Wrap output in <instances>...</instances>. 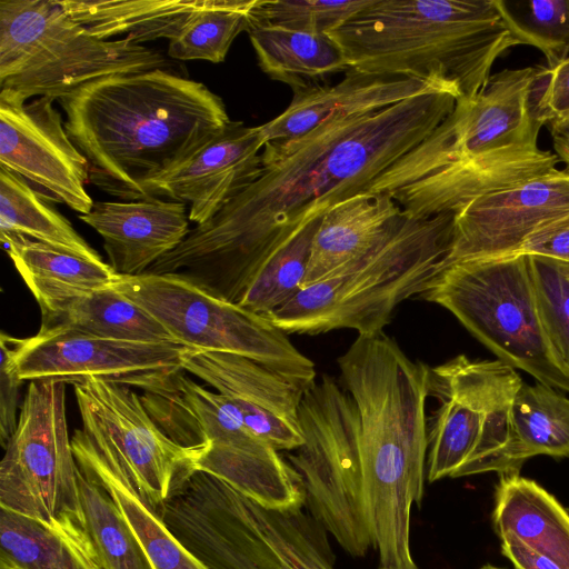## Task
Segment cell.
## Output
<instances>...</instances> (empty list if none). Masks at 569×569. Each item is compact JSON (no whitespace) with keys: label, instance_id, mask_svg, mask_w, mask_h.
Returning a JSON list of instances; mask_svg holds the SVG:
<instances>
[{"label":"cell","instance_id":"6","mask_svg":"<svg viewBox=\"0 0 569 569\" xmlns=\"http://www.w3.org/2000/svg\"><path fill=\"white\" fill-rule=\"evenodd\" d=\"M453 216L415 217L403 211L369 251L300 288L266 317L286 333L382 332L396 307L419 296L440 272L450 248Z\"/></svg>","mask_w":569,"mask_h":569},{"label":"cell","instance_id":"40","mask_svg":"<svg viewBox=\"0 0 569 569\" xmlns=\"http://www.w3.org/2000/svg\"><path fill=\"white\" fill-rule=\"evenodd\" d=\"M537 119L552 133L569 128V57L553 67H537L532 90Z\"/></svg>","mask_w":569,"mask_h":569},{"label":"cell","instance_id":"32","mask_svg":"<svg viewBox=\"0 0 569 569\" xmlns=\"http://www.w3.org/2000/svg\"><path fill=\"white\" fill-rule=\"evenodd\" d=\"M40 330H64L136 342H177L149 312L113 286L94 291L63 312L44 318Z\"/></svg>","mask_w":569,"mask_h":569},{"label":"cell","instance_id":"12","mask_svg":"<svg viewBox=\"0 0 569 569\" xmlns=\"http://www.w3.org/2000/svg\"><path fill=\"white\" fill-rule=\"evenodd\" d=\"M66 385L30 381L0 462V508L87 531L66 415Z\"/></svg>","mask_w":569,"mask_h":569},{"label":"cell","instance_id":"28","mask_svg":"<svg viewBox=\"0 0 569 569\" xmlns=\"http://www.w3.org/2000/svg\"><path fill=\"white\" fill-rule=\"evenodd\" d=\"M206 0H59L67 13L100 39L137 43L172 40Z\"/></svg>","mask_w":569,"mask_h":569},{"label":"cell","instance_id":"14","mask_svg":"<svg viewBox=\"0 0 569 569\" xmlns=\"http://www.w3.org/2000/svg\"><path fill=\"white\" fill-rule=\"evenodd\" d=\"M81 428L71 436L73 452L120 468L141 498L160 509L197 471L202 449L173 442L151 419L131 387L91 379L73 385Z\"/></svg>","mask_w":569,"mask_h":569},{"label":"cell","instance_id":"23","mask_svg":"<svg viewBox=\"0 0 569 569\" xmlns=\"http://www.w3.org/2000/svg\"><path fill=\"white\" fill-rule=\"evenodd\" d=\"M0 238L37 300L42 319L112 286L118 277L104 261L90 260L21 234L0 232Z\"/></svg>","mask_w":569,"mask_h":569},{"label":"cell","instance_id":"21","mask_svg":"<svg viewBox=\"0 0 569 569\" xmlns=\"http://www.w3.org/2000/svg\"><path fill=\"white\" fill-rule=\"evenodd\" d=\"M79 218L101 236L109 266L119 276L147 272L190 231L188 207L158 198L98 201Z\"/></svg>","mask_w":569,"mask_h":569},{"label":"cell","instance_id":"44","mask_svg":"<svg viewBox=\"0 0 569 569\" xmlns=\"http://www.w3.org/2000/svg\"><path fill=\"white\" fill-rule=\"evenodd\" d=\"M553 148L559 160L565 162L569 168V128L552 133Z\"/></svg>","mask_w":569,"mask_h":569},{"label":"cell","instance_id":"25","mask_svg":"<svg viewBox=\"0 0 569 569\" xmlns=\"http://www.w3.org/2000/svg\"><path fill=\"white\" fill-rule=\"evenodd\" d=\"M492 522L498 537L512 536L562 569H569V512L536 481L500 475Z\"/></svg>","mask_w":569,"mask_h":569},{"label":"cell","instance_id":"15","mask_svg":"<svg viewBox=\"0 0 569 569\" xmlns=\"http://www.w3.org/2000/svg\"><path fill=\"white\" fill-rule=\"evenodd\" d=\"M193 350L178 342H136L64 330L18 338L17 367L24 380L82 383L91 379L143 390L183 370Z\"/></svg>","mask_w":569,"mask_h":569},{"label":"cell","instance_id":"42","mask_svg":"<svg viewBox=\"0 0 569 569\" xmlns=\"http://www.w3.org/2000/svg\"><path fill=\"white\" fill-rule=\"evenodd\" d=\"M519 254L545 256L569 262V214L530 238Z\"/></svg>","mask_w":569,"mask_h":569},{"label":"cell","instance_id":"18","mask_svg":"<svg viewBox=\"0 0 569 569\" xmlns=\"http://www.w3.org/2000/svg\"><path fill=\"white\" fill-rule=\"evenodd\" d=\"M264 144L260 126L231 120L182 161L146 182V199L182 202L189 220L203 224L261 174Z\"/></svg>","mask_w":569,"mask_h":569},{"label":"cell","instance_id":"43","mask_svg":"<svg viewBox=\"0 0 569 569\" xmlns=\"http://www.w3.org/2000/svg\"><path fill=\"white\" fill-rule=\"evenodd\" d=\"M500 541L501 552L510 560L513 569H562L512 536H502Z\"/></svg>","mask_w":569,"mask_h":569},{"label":"cell","instance_id":"45","mask_svg":"<svg viewBox=\"0 0 569 569\" xmlns=\"http://www.w3.org/2000/svg\"><path fill=\"white\" fill-rule=\"evenodd\" d=\"M480 569H506V568H500V567H496L493 565L488 563V565L482 566Z\"/></svg>","mask_w":569,"mask_h":569},{"label":"cell","instance_id":"3","mask_svg":"<svg viewBox=\"0 0 569 569\" xmlns=\"http://www.w3.org/2000/svg\"><path fill=\"white\" fill-rule=\"evenodd\" d=\"M89 163V182L122 201L191 154L231 120L201 82L163 69L106 77L57 100Z\"/></svg>","mask_w":569,"mask_h":569},{"label":"cell","instance_id":"22","mask_svg":"<svg viewBox=\"0 0 569 569\" xmlns=\"http://www.w3.org/2000/svg\"><path fill=\"white\" fill-rule=\"evenodd\" d=\"M140 397L161 431L183 448L202 449L212 442L248 450L272 447L243 425L222 395L199 385L183 370L143 390Z\"/></svg>","mask_w":569,"mask_h":569},{"label":"cell","instance_id":"16","mask_svg":"<svg viewBox=\"0 0 569 569\" xmlns=\"http://www.w3.org/2000/svg\"><path fill=\"white\" fill-rule=\"evenodd\" d=\"M54 99L0 92V168L21 178L40 198L86 214L89 163L68 136Z\"/></svg>","mask_w":569,"mask_h":569},{"label":"cell","instance_id":"29","mask_svg":"<svg viewBox=\"0 0 569 569\" xmlns=\"http://www.w3.org/2000/svg\"><path fill=\"white\" fill-rule=\"evenodd\" d=\"M0 569H101L87 531L0 508Z\"/></svg>","mask_w":569,"mask_h":569},{"label":"cell","instance_id":"17","mask_svg":"<svg viewBox=\"0 0 569 569\" xmlns=\"http://www.w3.org/2000/svg\"><path fill=\"white\" fill-rule=\"evenodd\" d=\"M453 213L441 270L457 262L519 254L530 238L569 214V170L555 169L483 194Z\"/></svg>","mask_w":569,"mask_h":569},{"label":"cell","instance_id":"37","mask_svg":"<svg viewBox=\"0 0 569 569\" xmlns=\"http://www.w3.org/2000/svg\"><path fill=\"white\" fill-rule=\"evenodd\" d=\"M527 256L545 335L555 356L569 372V262Z\"/></svg>","mask_w":569,"mask_h":569},{"label":"cell","instance_id":"20","mask_svg":"<svg viewBox=\"0 0 569 569\" xmlns=\"http://www.w3.org/2000/svg\"><path fill=\"white\" fill-rule=\"evenodd\" d=\"M439 91L459 94L457 87L436 81L348 69L336 84L315 82L293 91L287 109L260 126L268 141L305 134L339 117H353L382 110L403 100Z\"/></svg>","mask_w":569,"mask_h":569},{"label":"cell","instance_id":"35","mask_svg":"<svg viewBox=\"0 0 569 569\" xmlns=\"http://www.w3.org/2000/svg\"><path fill=\"white\" fill-rule=\"evenodd\" d=\"M322 217L303 224L263 262L244 290L239 306L268 316L300 290Z\"/></svg>","mask_w":569,"mask_h":569},{"label":"cell","instance_id":"26","mask_svg":"<svg viewBox=\"0 0 569 569\" xmlns=\"http://www.w3.org/2000/svg\"><path fill=\"white\" fill-rule=\"evenodd\" d=\"M569 458V398L537 382H522L510 410L509 438L483 472L519 473L535 456Z\"/></svg>","mask_w":569,"mask_h":569},{"label":"cell","instance_id":"10","mask_svg":"<svg viewBox=\"0 0 569 569\" xmlns=\"http://www.w3.org/2000/svg\"><path fill=\"white\" fill-rule=\"evenodd\" d=\"M299 426L302 445L287 455L301 477L316 521L349 555L372 547L363 500L357 406L336 379L323 375L306 389Z\"/></svg>","mask_w":569,"mask_h":569},{"label":"cell","instance_id":"41","mask_svg":"<svg viewBox=\"0 0 569 569\" xmlns=\"http://www.w3.org/2000/svg\"><path fill=\"white\" fill-rule=\"evenodd\" d=\"M0 441L4 447L18 425L20 386L17 367L18 338L0 336Z\"/></svg>","mask_w":569,"mask_h":569},{"label":"cell","instance_id":"8","mask_svg":"<svg viewBox=\"0 0 569 569\" xmlns=\"http://www.w3.org/2000/svg\"><path fill=\"white\" fill-rule=\"evenodd\" d=\"M167 67L157 50L128 38L100 39L59 0L0 1V87L27 100H54L111 76Z\"/></svg>","mask_w":569,"mask_h":569},{"label":"cell","instance_id":"7","mask_svg":"<svg viewBox=\"0 0 569 569\" xmlns=\"http://www.w3.org/2000/svg\"><path fill=\"white\" fill-rule=\"evenodd\" d=\"M158 515L210 569H335L323 527L302 508H264L204 471Z\"/></svg>","mask_w":569,"mask_h":569},{"label":"cell","instance_id":"39","mask_svg":"<svg viewBox=\"0 0 569 569\" xmlns=\"http://www.w3.org/2000/svg\"><path fill=\"white\" fill-rule=\"evenodd\" d=\"M520 6L516 13L508 11L521 43L539 49L549 68L568 58L569 0H531Z\"/></svg>","mask_w":569,"mask_h":569},{"label":"cell","instance_id":"24","mask_svg":"<svg viewBox=\"0 0 569 569\" xmlns=\"http://www.w3.org/2000/svg\"><path fill=\"white\" fill-rule=\"evenodd\" d=\"M402 212L387 193L362 192L336 204L322 217L315 234L302 287L325 279L365 254Z\"/></svg>","mask_w":569,"mask_h":569},{"label":"cell","instance_id":"38","mask_svg":"<svg viewBox=\"0 0 569 569\" xmlns=\"http://www.w3.org/2000/svg\"><path fill=\"white\" fill-rule=\"evenodd\" d=\"M372 2L373 0H257L252 10L251 28L267 26L327 34Z\"/></svg>","mask_w":569,"mask_h":569},{"label":"cell","instance_id":"19","mask_svg":"<svg viewBox=\"0 0 569 569\" xmlns=\"http://www.w3.org/2000/svg\"><path fill=\"white\" fill-rule=\"evenodd\" d=\"M183 371L222 395L243 425L278 451L302 445L299 408L307 388L301 383L250 358L222 352L191 350Z\"/></svg>","mask_w":569,"mask_h":569},{"label":"cell","instance_id":"30","mask_svg":"<svg viewBox=\"0 0 569 569\" xmlns=\"http://www.w3.org/2000/svg\"><path fill=\"white\" fill-rule=\"evenodd\" d=\"M260 69L293 91L349 69L346 57L328 34L258 26L248 31Z\"/></svg>","mask_w":569,"mask_h":569},{"label":"cell","instance_id":"5","mask_svg":"<svg viewBox=\"0 0 569 569\" xmlns=\"http://www.w3.org/2000/svg\"><path fill=\"white\" fill-rule=\"evenodd\" d=\"M327 34L349 69L452 84L460 98L477 96L495 61L522 44L500 0H373Z\"/></svg>","mask_w":569,"mask_h":569},{"label":"cell","instance_id":"2","mask_svg":"<svg viewBox=\"0 0 569 569\" xmlns=\"http://www.w3.org/2000/svg\"><path fill=\"white\" fill-rule=\"evenodd\" d=\"M536 74L537 67L491 74L477 96L458 99L452 112L365 192L387 193L408 214L431 217L557 169L558 156L538 147Z\"/></svg>","mask_w":569,"mask_h":569},{"label":"cell","instance_id":"4","mask_svg":"<svg viewBox=\"0 0 569 569\" xmlns=\"http://www.w3.org/2000/svg\"><path fill=\"white\" fill-rule=\"evenodd\" d=\"M338 367L359 415L363 510L379 569H419L410 516L423 497L430 368L383 331L358 336Z\"/></svg>","mask_w":569,"mask_h":569},{"label":"cell","instance_id":"33","mask_svg":"<svg viewBox=\"0 0 569 569\" xmlns=\"http://www.w3.org/2000/svg\"><path fill=\"white\" fill-rule=\"evenodd\" d=\"M0 232L14 233L90 260L103 261L70 222L21 178L0 168Z\"/></svg>","mask_w":569,"mask_h":569},{"label":"cell","instance_id":"13","mask_svg":"<svg viewBox=\"0 0 569 569\" xmlns=\"http://www.w3.org/2000/svg\"><path fill=\"white\" fill-rule=\"evenodd\" d=\"M522 380L501 360L459 355L430 369L439 408L428 430L430 482L483 473L509 438L510 410Z\"/></svg>","mask_w":569,"mask_h":569},{"label":"cell","instance_id":"34","mask_svg":"<svg viewBox=\"0 0 569 569\" xmlns=\"http://www.w3.org/2000/svg\"><path fill=\"white\" fill-rule=\"evenodd\" d=\"M84 526L101 569H153L110 493L79 468Z\"/></svg>","mask_w":569,"mask_h":569},{"label":"cell","instance_id":"9","mask_svg":"<svg viewBox=\"0 0 569 569\" xmlns=\"http://www.w3.org/2000/svg\"><path fill=\"white\" fill-rule=\"evenodd\" d=\"M419 297L449 310L501 361L569 392V372L540 321L527 254L452 263Z\"/></svg>","mask_w":569,"mask_h":569},{"label":"cell","instance_id":"31","mask_svg":"<svg viewBox=\"0 0 569 569\" xmlns=\"http://www.w3.org/2000/svg\"><path fill=\"white\" fill-rule=\"evenodd\" d=\"M73 453L79 468L113 498L153 569H210L171 532L120 468L89 455Z\"/></svg>","mask_w":569,"mask_h":569},{"label":"cell","instance_id":"1","mask_svg":"<svg viewBox=\"0 0 569 569\" xmlns=\"http://www.w3.org/2000/svg\"><path fill=\"white\" fill-rule=\"evenodd\" d=\"M458 99L452 91L422 94L268 141L261 174L209 221L190 229L157 261V271L179 274L238 305L259 268L298 229L365 192L426 139Z\"/></svg>","mask_w":569,"mask_h":569},{"label":"cell","instance_id":"27","mask_svg":"<svg viewBox=\"0 0 569 569\" xmlns=\"http://www.w3.org/2000/svg\"><path fill=\"white\" fill-rule=\"evenodd\" d=\"M197 471L223 480L268 509L298 510L306 502L301 477L272 447L248 450L212 442L202 449Z\"/></svg>","mask_w":569,"mask_h":569},{"label":"cell","instance_id":"36","mask_svg":"<svg viewBox=\"0 0 569 569\" xmlns=\"http://www.w3.org/2000/svg\"><path fill=\"white\" fill-rule=\"evenodd\" d=\"M257 0H206L169 41L168 54L178 60L222 62L236 37L252 26Z\"/></svg>","mask_w":569,"mask_h":569},{"label":"cell","instance_id":"11","mask_svg":"<svg viewBox=\"0 0 569 569\" xmlns=\"http://www.w3.org/2000/svg\"><path fill=\"white\" fill-rule=\"evenodd\" d=\"M112 286L196 351L256 360L301 383L316 381L315 363L266 316L220 298L176 273L119 276Z\"/></svg>","mask_w":569,"mask_h":569}]
</instances>
